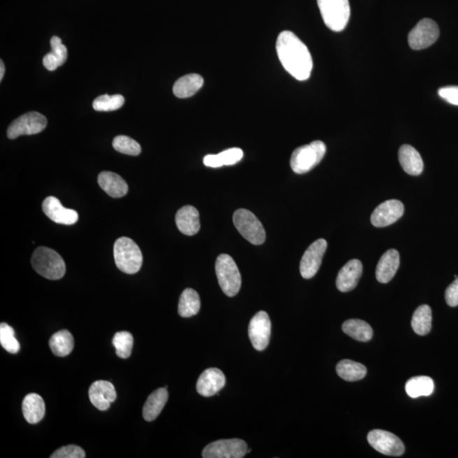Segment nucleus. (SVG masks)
<instances>
[{"mask_svg":"<svg viewBox=\"0 0 458 458\" xmlns=\"http://www.w3.org/2000/svg\"><path fill=\"white\" fill-rule=\"evenodd\" d=\"M412 328L418 336H427L432 328V310L428 305L418 306L413 313Z\"/></svg>","mask_w":458,"mask_h":458,"instance_id":"2f4dec72","label":"nucleus"},{"mask_svg":"<svg viewBox=\"0 0 458 458\" xmlns=\"http://www.w3.org/2000/svg\"><path fill=\"white\" fill-rule=\"evenodd\" d=\"M276 50L282 66L293 78L299 81L308 80L313 69L312 55L296 34L282 31L277 39Z\"/></svg>","mask_w":458,"mask_h":458,"instance_id":"f257e3e1","label":"nucleus"},{"mask_svg":"<svg viewBox=\"0 0 458 458\" xmlns=\"http://www.w3.org/2000/svg\"><path fill=\"white\" fill-rule=\"evenodd\" d=\"M248 447L241 439L219 440L206 445L203 450L204 458H242Z\"/></svg>","mask_w":458,"mask_h":458,"instance_id":"9d476101","label":"nucleus"},{"mask_svg":"<svg viewBox=\"0 0 458 458\" xmlns=\"http://www.w3.org/2000/svg\"><path fill=\"white\" fill-rule=\"evenodd\" d=\"M113 344L117 357L127 359L131 356L134 346V336L127 331L117 332L115 334Z\"/></svg>","mask_w":458,"mask_h":458,"instance_id":"72a5a7b5","label":"nucleus"},{"mask_svg":"<svg viewBox=\"0 0 458 458\" xmlns=\"http://www.w3.org/2000/svg\"><path fill=\"white\" fill-rule=\"evenodd\" d=\"M368 441L373 448L384 455L399 457L405 452L404 444L399 438L385 430L374 429L369 432Z\"/></svg>","mask_w":458,"mask_h":458,"instance_id":"9b49d317","label":"nucleus"},{"mask_svg":"<svg viewBox=\"0 0 458 458\" xmlns=\"http://www.w3.org/2000/svg\"><path fill=\"white\" fill-rule=\"evenodd\" d=\"M99 185L113 198L125 196L129 191L126 181L120 175L111 172H103L98 177Z\"/></svg>","mask_w":458,"mask_h":458,"instance_id":"5701e85b","label":"nucleus"},{"mask_svg":"<svg viewBox=\"0 0 458 458\" xmlns=\"http://www.w3.org/2000/svg\"><path fill=\"white\" fill-rule=\"evenodd\" d=\"M201 309V299L193 289L183 290L178 303V314L182 317H191Z\"/></svg>","mask_w":458,"mask_h":458,"instance_id":"c85d7f7f","label":"nucleus"},{"mask_svg":"<svg viewBox=\"0 0 458 458\" xmlns=\"http://www.w3.org/2000/svg\"><path fill=\"white\" fill-rule=\"evenodd\" d=\"M169 400L166 388H160L151 393L143 408V417L146 421L157 420Z\"/></svg>","mask_w":458,"mask_h":458,"instance_id":"b1692460","label":"nucleus"},{"mask_svg":"<svg viewBox=\"0 0 458 458\" xmlns=\"http://www.w3.org/2000/svg\"><path fill=\"white\" fill-rule=\"evenodd\" d=\"M216 273L222 292L229 297L236 296L241 287V275L229 255L222 254L217 259Z\"/></svg>","mask_w":458,"mask_h":458,"instance_id":"423d86ee","label":"nucleus"},{"mask_svg":"<svg viewBox=\"0 0 458 458\" xmlns=\"http://www.w3.org/2000/svg\"><path fill=\"white\" fill-rule=\"evenodd\" d=\"M0 343L8 352L11 354L19 352L20 344L15 336L14 329L6 322L0 324Z\"/></svg>","mask_w":458,"mask_h":458,"instance_id":"c9c22d12","label":"nucleus"},{"mask_svg":"<svg viewBox=\"0 0 458 458\" xmlns=\"http://www.w3.org/2000/svg\"><path fill=\"white\" fill-rule=\"evenodd\" d=\"M234 224L243 237L252 245H260L266 240V232L262 222L246 209H238L234 214Z\"/></svg>","mask_w":458,"mask_h":458,"instance_id":"0eeeda50","label":"nucleus"},{"mask_svg":"<svg viewBox=\"0 0 458 458\" xmlns=\"http://www.w3.org/2000/svg\"><path fill=\"white\" fill-rule=\"evenodd\" d=\"M203 85H204V79L201 75H185L175 83L173 94L178 98H189L196 94L201 89Z\"/></svg>","mask_w":458,"mask_h":458,"instance_id":"393cba45","label":"nucleus"},{"mask_svg":"<svg viewBox=\"0 0 458 458\" xmlns=\"http://www.w3.org/2000/svg\"><path fill=\"white\" fill-rule=\"evenodd\" d=\"M51 52L43 59V64L47 70L53 71L63 65L67 59V49L62 39L54 36L50 41Z\"/></svg>","mask_w":458,"mask_h":458,"instance_id":"a878e982","label":"nucleus"},{"mask_svg":"<svg viewBox=\"0 0 458 458\" xmlns=\"http://www.w3.org/2000/svg\"><path fill=\"white\" fill-rule=\"evenodd\" d=\"M400 266V255L395 249H390L381 257L376 268V278L381 284L392 280Z\"/></svg>","mask_w":458,"mask_h":458,"instance_id":"6ab92c4d","label":"nucleus"},{"mask_svg":"<svg viewBox=\"0 0 458 458\" xmlns=\"http://www.w3.org/2000/svg\"><path fill=\"white\" fill-rule=\"evenodd\" d=\"M175 220L178 230L188 236H193L200 231V214L192 206H185L179 209Z\"/></svg>","mask_w":458,"mask_h":458,"instance_id":"aec40b11","label":"nucleus"},{"mask_svg":"<svg viewBox=\"0 0 458 458\" xmlns=\"http://www.w3.org/2000/svg\"><path fill=\"white\" fill-rule=\"evenodd\" d=\"M50 348L55 356L64 357L69 356L74 348V338L69 330L63 329L52 336Z\"/></svg>","mask_w":458,"mask_h":458,"instance_id":"cd10ccee","label":"nucleus"},{"mask_svg":"<svg viewBox=\"0 0 458 458\" xmlns=\"http://www.w3.org/2000/svg\"><path fill=\"white\" fill-rule=\"evenodd\" d=\"M325 143L320 141L299 147L294 150L290 158V166L294 173L304 174L317 166L326 154Z\"/></svg>","mask_w":458,"mask_h":458,"instance_id":"20e7f679","label":"nucleus"},{"mask_svg":"<svg viewBox=\"0 0 458 458\" xmlns=\"http://www.w3.org/2000/svg\"><path fill=\"white\" fill-rule=\"evenodd\" d=\"M22 413L29 424L39 423L45 415V401L38 394H29L22 401Z\"/></svg>","mask_w":458,"mask_h":458,"instance_id":"4be33fe9","label":"nucleus"},{"mask_svg":"<svg viewBox=\"0 0 458 458\" xmlns=\"http://www.w3.org/2000/svg\"><path fill=\"white\" fill-rule=\"evenodd\" d=\"M344 333L354 340L366 342L371 340L373 336V329L368 322L360 320H349L342 325Z\"/></svg>","mask_w":458,"mask_h":458,"instance_id":"c756f323","label":"nucleus"},{"mask_svg":"<svg viewBox=\"0 0 458 458\" xmlns=\"http://www.w3.org/2000/svg\"><path fill=\"white\" fill-rule=\"evenodd\" d=\"M226 378L218 368H208L201 374L197 381L196 389L201 396L210 397L220 392L224 387Z\"/></svg>","mask_w":458,"mask_h":458,"instance_id":"f3484780","label":"nucleus"},{"mask_svg":"<svg viewBox=\"0 0 458 458\" xmlns=\"http://www.w3.org/2000/svg\"><path fill=\"white\" fill-rule=\"evenodd\" d=\"M440 96L452 105L458 106V86H448L441 87L438 91Z\"/></svg>","mask_w":458,"mask_h":458,"instance_id":"58836bf2","label":"nucleus"},{"mask_svg":"<svg viewBox=\"0 0 458 458\" xmlns=\"http://www.w3.org/2000/svg\"><path fill=\"white\" fill-rule=\"evenodd\" d=\"M338 375L349 382L361 380L366 376V368L364 365L352 360H342L337 364Z\"/></svg>","mask_w":458,"mask_h":458,"instance_id":"473e14b6","label":"nucleus"},{"mask_svg":"<svg viewBox=\"0 0 458 458\" xmlns=\"http://www.w3.org/2000/svg\"><path fill=\"white\" fill-rule=\"evenodd\" d=\"M43 212L51 221L59 224L73 225L78 221V213L66 208L57 198L50 196L43 202Z\"/></svg>","mask_w":458,"mask_h":458,"instance_id":"2eb2a0df","label":"nucleus"},{"mask_svg":"<svg viewBox=\"0 0 458 458\" xmlns=\"http://www.w3.org/2000/svg\"><path fill=\"white\" fill-rule=\"evenodd\" d=\"M244 157V152L240 148H231L222 151L217 155H207L204 157L205 166L218 169L224 166H233L237 164Z\"/></svg>","mask_w":458,"mask_h":458,"instance_id":"bb28decb","label":"nucleus"},{"mask_svg":"<svg viewBox=\"0 0 458 458\" xmlns=\"http://www.w3.org/2000/svg\"><path fill=\"white\" fill-rule=\"evenodd\" d=\"M5 65H3V61H0V81L3 80V76H5Z\"/></svg>","mask_w":458,"mask_h":458,"instance_id":"a19ab883","label":"nucleus"},{"mask_svg":"<svg viewBox=\"0 0 458 458\" xmlns=\"http://www.w3.org/2000/svg\"><path fill=\"white\" fill-rule=\"evenodd\" d=\"M248 332L250 342L258 352H262L268 348L271 336L269 314L264 310L257 313L250 322Z\"/></svg>","mask_w":458,"mask_h":458,"instance_id":"f8f14e48","label":"nucleus"},{"mask_svg":"<svg viewBox=\"0 0 458 458\" xmlns=\"http://www.w3.org/2000/svg\"><path fill=\"white\" fill-rule=\"evenodd\" d=\"M400 164L406 173L412 176H418L424 170V162L415 148L409 145H403L398 153Z\"/></svg>","mask_w":458,"mask_h":458,"instance_id":"412c9836","label":"nucleus"},{"mask_svg":"<svg viewBox=\"0 0 458 458\" xmlns=\"http://www.w3.org/2000/svg\"><path fill=\"white\" fill-rule=\"evenodd\" d=\"M113 145L115 150L122 154L136 157L141 153V145L134 139L125 136V135L115 137Z\"/></svg>","mask_w":458,"mask_h":458,"instance_id":"e433bc0d","label":"nucleus"},{"mask_svg":"<svg viewBox=\"0 0 458 458\" xmlns=\"http://www.w3.org/2000/svg\"><path fill=\"white\" fill-rule=\"evenodd\" d=\"M114 258L119 270L127 274H134L141 270L143 255L133 240L122 237L114 245Z\"/></svg>","mask_w":458,"mask_h":458,"instance_id":"7ed1b4c3","label":"nucleus"},{"mask_svg":"<svg viewBox=\"0 0 458 458\" xmlns=\"http://www.w3.org/2000/svg\"><path fill=\"white\" fill-rule=\"evenodd\" d=\"M51 458H85V452L78 445H70L63 447L55 451L50 456Z\"/></svg>","mask_w":458,"mask_h":458,"instance_id":"4c0bfd02","label":"nucleus"},{"mask_svg":"<svg viewBox=\"0 0 458 458\" xmlns=\"http://www.w3.org/2000/svg\"><path fill=\"white\" fill-rule=\"evenodd\" d=\"M31 265L38 274L47 280H61L66 273V264L55 250L38 247L31 257Z\"/></svg>","mask_w":458,"mask_h":458,"instance_id":"f03ea898","label":"nucleus"},{"mask_svg":"<svg viewBox=\"0 0 458 458\" xmlns=\"http://www.w3.org/2000/svg\"><path fill=\"white\" fill-rule=\"evenodd\" d=\"M47 119L45 115L31 111L15 119L7 130V136L15 139L22 135H34L45 129Z\"/></svg>","mask_w":458,"mask_h":458,"instance_id":"6e6552de","label":"nucleus"},{"mask_svg":"<svg viewBox=\"0 0 458 458\" xmlns=\"http://www.w3.org/2000/svg\"><path fill=\"white\" fill-rule=\"evenodd\" d=\"M445 301L452 308L458 306V277L445 290Z\"/></svg>","mask_w":458,"mask_h":458,"instance_id":"ea45409f","label":"nucleus"},{"mask_svg":"<svg viewBox=\"0 0 458 458\" xmlns=\"http://www.w3.org/2000/svg\"><path fill=\"white\" fill-rule=\"evenodd\" d=\"M404 205L400 201H386L377 207L371 216V222L377 228H384L394 224L404 213Z\"/></svg>","mask_w":458,"mask_h":458,"instance_id":"4468645a","label":"nucleus"},{"mask_svg":"<svg viewBox=\"0 0 458 458\" xmlns=\"http://www.w3.org/2000/svg\"><path fill=\"white\" fill-rule=\"evenodd\" d=\"M362 274V264L357 259L346 264L338 273L337 289L341 292H349L356 288Z\"/></svg>","mask_w":458,"mask_h":458,"instance_id":"a211bd4d","label":"nucleus"},{"mask_svg":"<svg viewBox=\"0 0 458 458\" xmlns=\"http://www.w3.org/2000/svg\"><path fill=\"white\" fill-rule=\"evenodd\" d=\"M317 5L322 18L330 30L341 31L345 29L350 17L349 0H317Z\"/></svg>","mask_w":458,"mask_h":458,"instance_id":"39448f33","label":"nucleus"},{"mask_svg":"<svg viewBox=\"0 0 458 458\" xmlns=\"http://www.w3.org/2000/svg\"><path fill=\"white\" fill-rule=\"evenodd\" d=\"M440 29L437 23L429 18L421 20L408 34L411 49L420 50L435 43L439 38Z\"/></svg>","mask_w":458,"mask_h":458,"instance_id":"1a4fd4ad","label":"nucleus"},{"mask_svg":"<svg viewBox=\"0 0 458 458\" xmlns=\"http://www.w3.org/2000/svg\"><path fill=\"white\" fill-rule=\"evenodd\" d=\"M91 403L99 411H106L117 399V392L109 381L97 380L91 385L89 390Z\"/></svg>","mask_w":458,"mask_h":458,"instance_id":"dca6fc26","label":"nucleus"},{"mask_svg":"<svg viewBox=\"0 0 458 458\" xmlns=\"http://www.w3.org/2000/svg\"><path fill=\"white\" fill-rule=\"evenodd\" d=\"M435 389V384L431 378L417 376L410 378L406 384V392L412 398L429 396Z\"/></svg>","mask_w":458,"mask_h":458,"instance_id":"7c9ffc66","label":"nucleus"},{"mask_svg":"<svg viewBox=\"0 0 458 458\" xmlns=\"http://www.w3.org/2000/svg\"><path fill=\"white\" fill-rule=\"evenodd\" d=\"M125 99L121 94L101 95L94 99L93 107L97 111H113L122 108Z\"/></svg>","mask_w":458,"mask_h":458,"instance_id":"f704fd0d","label":"nucleus"},{"mask_svg":"<svg viewBox=\"0 0 458 458\" xmlns=\"http://www.w3.org/2000/svg\"><path fill=\"white\" fill-rule=\"evenodd\" d=\"M327 241L320 238L310 245L301 258L300 272L301 276L309 280L318 272L322 264V258L326 252Z\"/></svg>","mask_w":458,"mask_h":458,"instance_id":"ddd939ff","label":"nucleus"}]
</instances>
